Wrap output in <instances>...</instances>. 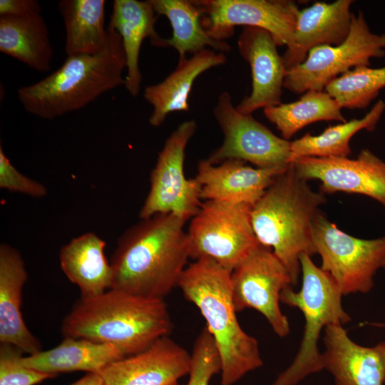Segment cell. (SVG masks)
Listing matches in <instances>:
<instances>
[{
    "label": "cell",
    "instance_id": "cell-1",
    "mask_svg": "<svg viewBox=\"0 0 385 385\" xmlns=\"http://www.w3.org/2000/svg\"><path fill=\"white\" fill-rule=\"evenodd\" d=\"M186 220L172 213L141 219L118 239L111 289L164 299L177 286L190 257Z\"/></svg>",
    "mask_w": 385,
    "mask_h": 385
},
{
    "label": "cell",
    "instance_id": "cell-2",
    "mask_svg": "<svg viewBox=\"0 0 385 385\" xmlns=\"http://www.w3.org/2000/svg\"><path fill=\"white\" fill-rule=\"evenodd\" d=\"M173 326L164 299L110 289L80 298L64 318L61 332L64 337L115 346L128 356L168 337Z\"/></svg>",
    "mask_w": 385,
    "mask_h": 385
},
{
    "label": "cell",
    "instance_id": "cell-3",
    "mask_svg": "<svg viewBox=\"0 0 385 385\" xmlns=\"http://www.w3.org/2000/svg\"><path fill=\"white\" fill-rule=\"evenodd\" d=\"M107 31L106 44L101 51L67 56L44 78L19 88L17 97L24 110L38 118L53 120L124 86L126 59L121 38L109 26Z\"/></svg>",
    "mask_w": 385,
    "mask_h": 385
},
{
    "label": "cell",
    "instance_id": "cell-4",
    "mask_svg": "<svg viewBox=\"0 0 385 385\" xmlns=\"http://www.w3.org/2000/svg\"><path fill=\"white\" fill-rule=\"evenodd\" d=\"M231 273L210 259H198L187 266L178 284L214 339L221 359V385H233L263 365L257 340L237 320Z\"/></svg>",
    "mask_w": 385,
    "mask_h": 385
},
{
    "label": "cell",
    "instance_id": "cell-5",
    "mask_svg": "<svg viewBox=\"0 0 385 385\" xmlns=\"http://www.w3.org/2000/svg\"><path fill=\"white\" fill-rule=\"evenodd\" d=\"M325 194L314 191L292 165L279 174L251 209L259 242L272 250L287 269L292 286L301 273L299 257L316 255L312 228Z\"/></svg>",
    "mask_w": 385,
    "mask_h": 385
},
{
    "label": "cell",
    "instance_id": "cell-6",
    "mask_svg": "<svg viewBox=\"0 0 385 385\" xmlns=\"http://www.w3.org/2000/svg\"><path fill=\"white\" fill-rule=\"evenodd\" d=\"M302 284L295 292L292 286L283 289L280 302L297 308L305 324L296 356L271 385H297L309 375L324 370L318 342L328 325H344L351 319L343 307V294L332 277L317 267L312 257H299Z\"/></svg>",
    "mask_w": 385,
    "mask_h": 385
},
{
    "label": "cell",
    "instance_id": "cell-7",
    "mask_svg": "<svg viewBox=\"0 0 385 385\" xmlns=\"http://www.w3.org/2000/svg\"><path fill=\"white\" fill-rule=\"evenodd\" d=\"M251 205L205 200L188 230L190 257L210 259L232 271L260 243L251 220Z\"/></svg>",
    "mask_w": 385,
    "mask_h": 385
},
{
    "label": "cell",
    "instance_id": "cell-8",
    "mask_svg": "<svg viewBox=\"0 0 385 385\" xmlns=\"http://www.w3.org/2000/svg\"><path fill=\"white\" fill-rule=\"evenodd\" d=\"M320 268L334 279L343 296L366 294L374 286V277L385 269V236L366 240L351 236L319 212L312 228Z\"/></svg>",
    "mask_w": 385,
    "mask_h": 385
},
{
    "label": "cell",
    "instance_id": "cell-9",
    "mask_svg": "<svg viewBox=\"0 0 385 385\" xmlns=\"http://www.w3.org/2000/svg\"><path fill=\"white\" fill-rule=\"evenodd\" d=\"M385 56V34L371 31L361 11L352 14L350 32L338 46H320L311 49L300 64L287 70L284 88L302 94L324 91L338 76L360 66H369L372 58Z\"/></svg>",
    "mask_w": 385,
    "mask_h": 385
},
{
    "label": "cell",
    "instance_id": "cell-10",
    "mask_svg": "<svg viewBox=\"0 0 385 385\" xmlns=\"http://www.w3.org/2000/svg\"><path fill=\"white\" fill-rule=\"evenodd\" d=\"M196 128L194 120L185 121L165 140L150 174L140 219L172 213L187 221L197 212L202 204L201 186L195 178L187 179L184 173L186 147Z\"/></svg>",
    "mask_w": 385,
    "mask_h": 385
},
{
    "label": "cell",
    "instance_id": "cell-11",
    "mask_svg": "<svg viewBox=\"0 0 385 385\" xmlns=\"http://www.w3.org/2000/svg\"><path fill=\"white\" fill-rule=\"evenodd\" d=\"M214 116L224 140L206 159L210 163L240 160L260 168H286L291 164V140L274 134L252 114L239 111L229 93L219 96Z\"/></svg>",
    "mask_w": 385,
    "mask_h": 385
},
{
    "label": "cell",
    "instance_id": "cell-12",
    "mask_svg": "<svg viewBox=\"0 0 385 385\" xmlns=\"http://www.w3.org/2000/svg\"><path fill=\"white\" fill-rule=\"evenodd\" d=\"M231 286L237 312L255 309L278 337L283 338L289 334V323L279 302L282 291L292 286V279L270 248L260 244L253 249L232 271Z\"/></svg>",
    "mask_w": 385,
    "mask_h": 385
},
{
    "label": "cell",
    "instance_id": "cell-13",
    "mask_svg": "<svg viewBox=\"0 0 385 385\" xmlns=\"http://www.w3.org/2000/svg\"><path fill=\"white\" fill-rule=\"evenodd\" d=\"M202 11L201 24L213 39L225 41L236 26L268 31L278 46L290 48L299 9L289 0H195Z\"/></svg>",
    "mask_w": 385,
    "mask_h": 385
},
{
    "label": "cell",
    "instance_id": "cell-14",
    "mask_svg": "<svg viewBox=\"0 0 385 385\" xmlns=\"http://www.w3.org/2000/svg\"><path fill=\"white\" fill-rule=\"evenodd\" d=\"M291 163L302 179L319 180L324 194H361L385 206V162L368 149L361 150L355 159L302 157Z\"/></svg>",
    "mask_w": 385,
    "mask_h": 385
},
{
    "label": "cell",
    "instance_id": "cell-15",
    "mask_svg": "<svg viewBox=\"0 0 385 385\" xmlns=\"http://www.w3.org/2000/svg\"><path fill=\"white\" fill-rule=\"evenodd\" d=\"M190 365V354L168 336L98 374L103 385H170L188 374Z\"/></svg>",
    "mask_w": 385,
    "mask_h": 385
},
{
    "label": "cell",
    "instance_id": "cell-16",
    "mask_svg": "<svg viewBox=\"0 0 385 385\" xmlns=\"http://www.w3.org/2000/svg\"><path fill=\"white\" fill-rule=\"evenodd\" d=\"M239 51L248 62L252 73V92L236 108L247 114L260 108L279 105L287 72L277 44L266 30L243 26L237 40Z\"/></svg>",
    "mask_w": 385,
    "mask_h": 385
},
{
    "label": "cell",
    "instance_id": "cell-17",
    "mask_svg": "<svg viewBox=\"0 0 385 385\" xmlns=\"http://www.w3.org/2000/svg\"><path fill=\"white\" fill-rule=\"evenodd\" d=\"M322 341L323 369L332 374L335 385L385 384V341L374 346H361L339 324L326 327Z\"/></svg>",
    "mask_w": 385,
    "mask_h": 385
},
{
    "label": "cell",
    "instance_id": "cell-18",
    "mask_svg": "<svg viewBox=\"0 0 385 385\" xmlns=\"http://www.w3.org/2000/svg\"><path fill=\"white\" fill-rule=\"evenodd\" d=\"M288 167L252 168L240 160L215 165L205 159L199 161L195 178L201 186V200L253 205Z\"/></svg>",
    "mask_w": 385,
    "mask_h": 385
},
{
    "label": "cell",
    "instance_id": "cell-19",
    "mask_svg": "<svg viewBox=\"0 0 385 385\" xmlns=\"http://www.w3.org/2000/svg\"><path fill=\"white\" fill-rule=\"evenodd\" d=\"M353 2L318 1L299 10L292 45L282 56L287 70L302 63L311 49L325 45L338 46L346 39L351 25L350 6Z\"/></svg>",
    "mask_w": 385,
    "mask_h": 385
},
{
    "label": "cell",
    "instance_id": "cell-20",
    "mask_svg": "<svg viewBox=\"0 0 385 385\" xmlns=\"http://www.w3.org/2000/svg\"><path fill=\"white\" fill-rule=\"evenodd\" d=\"M28 274L20 252L0 245V343L31 355L42 350L39 340L26 327L21 314L23 287Z\"/></svg>",
    "mask_w": 385,
    "mask_h": 385
},
{
    "label": "cell",
    "instance_id": "cell-21",
    "mask_svg": "<svg viewBox=\"0 0 385 385\" xmlns=\"http://www.w3.org/2000/svg\"><path fill=\"white\" fill-rule=\"evenodd\" d=\"M158 14L150 1L114 0L108 26L120 35L126 59L125 87L133 97L139 93L142 74L139 57L142 43L149 38L151 44L162 47L164 38L155 31Z\"/></svg>",
    "mask_w": 385,
    "mask_h": 385
},
{
    "label": "cell",
    "instance_id": "cell-22",
    "mask_svg": "<svg viewBox=\"0 0 385 385\" xmlns=\"http://www.w3.org/2000/svg\"><path fill=\"white\" fill-rule=\"evenodd\" d=\"M226 60L223 53L204 49L189 58L179 59L175 70L163 81L145 87L143 97L153 106L150 124L158 127L168 114L188 111V96L195 79L205 71L225 63Z\"/></svg>",
    "mask_w": 385,
    "mask_h": 385
},
{
    "label": "cell",
    "instance_id": "cell-23",
    "mask_svg": "<svg viewBox=\"0 0 385 385\" xmlns=\"http://www.w3.org/2000/svg\"><path fill=\"white\" fill-rule=\"evenodd\" d=\"M106 245L96 234L86 232L60 250L61 268L78 287L81 298L93 297L111 289L113 270L104 253Z\"/></svg>",
    "mask_w": 385,
    "mask_h": 385
},
{
    "label": "cell",
    "instance_id": "cell-24",
    "mask_svg": "<svg viewBox=\"0 0 385 385\" xmlns=\"http://www.w3.org/2000/svg\"><path fill=\"white\" fill-rule=\"evenodd\" d=\"M125 357L115 346L85 339L65 337L56 346L22 356L26 366L57 376L59 373H98L108 364Z\"/></svg>",
    "mask_w": 385,
    "mask_h": 385
},
{
    "label": "cell",
    "instance_id": "cell-25",
    "mask_svg": "<svg viewBox=\"0 0 385 385\" xmlns=\"http://www.w3.org/2000/svg\"><path fill=\"white\" fill-rule=\"evenodd\" d=\"M0 51L36 71H50L53 49L41 14L0 16Z\"/></svg>",
    "mask_w": 385,
    "mask_h": 385
},
{
    "label": "cell",
    "instance_id": "cell-26",
    "mask_svg": "<svg viewBox=\"0 0 385 385\" xmlns=\"http://www.w3.org/2000/svg\"><path fill=\"white\" fill-rule=\"evenodd\" d=\"M105 0H61L58 10L65 29L67 56L93 54L106 46Z\"/></svg>",
    "mask_w": 385,
    "mask_h": 385
},
{
    "label": "cell",
    "instance_id": "cell-27",
    "mask_svg": "<svg viewBox=\"0 0 385 385\" xmlns=\"http://www.w3.org/2000/svg\"><path fill=\"white\" fill-rule=\"evenodd\" d=\"M158 15L165 16L173 29L172 36L165 38L162 47H173L178 51L179 59L186 53L195 54L207 47L221 53L230 50L226 41L213 39L201 24L202 11L193 1L149 0Z\"/></svg>",
    "mask_w": 385,
    "mask_h": 385
},
{
    "label": "cell",
    "instance_id": "cell-28",
    "mask_svg": "<svg viewBox=\"0 0 385 385\" xmlns=\"http://www.w3.org/2000/svg\"><path fill=\"white\" fill-rule=\"evenodd\" d=\"M384 111L385 102L379 100L361 119L329 125L318 135L307 133L291 141V163L302 157H348L351 138L361 130H374Z\"/></svg>",
    "mask_w": 385,
    "mask_h": 385
},
{
    "label": "cell",
    "instance_id": "cell-29",
    "mask_svg": "<svg viewBox=\"0 0 385 385\" xmlns=\"http://www.w3.org/2000/svg\"><path fill=\"white\" fill-rule=\"evenodd\" d=\"M296 101L264 108L266 118L289 139L304 127L321 120L346 122L338 103L325 91H307Z\"/></svg>",
    "mask_w": 385,
    "mask_h": 385
},
{
    "label": "cell",
    "instance_id": "cell-30",
    "mask_svg": "<svg viewBox=\"0 0 385 385\" xmlns=\"http://www.w3.org/2000/svg\"><path fill=\"white\" fill-rule=\"evenodd\" d=\"M385 87V66L355 67L329 83L324 90L339 105L349 109L369 106Z\"/></svg>",
    "mask_w": 385,
    "mask_h": 385
},
{
    "label": "cell",
    "instance_id": "cell-31",
    "mask_svg": "<svg viewBox=\"0 0 385 385\" xmlns=\"http://www.w3.org/2000/svg\"><path fill=\"white\" fill-rule=\"evenodd\" d=\"M23 352L14 346L0 345V385H36L56 376L24 365Z\"/></svg>",
    "mask_w": 385,
    "mask_h": 385
},
{
    "label": "cell",
    "instance_id": "cell-32",
    "mask_svg": "<svg viewBox=\"0 0 385 385\" xmlns=\"http://www.w3.org/2000/svg\"><path fill=\"white\" fill-rule=\"evenodd\" d=\"M0 188L10 192L41 198L47 195V188L42 183L20 173L0 147Z\"/></svg>",
    "mask_w": 385,
    "mask_h": 385
},
{
    "label": "cell",
    "instance_id": "cell-33",
    "mask_svg": "<svg viewBox=\"0 0 385 385\" xmlns=\"http://www.w3.org/2000/svg\"><path fill=\"white\" fill-rule=\"evenodd\" d=\"M36 0H0V16L28 17L41 14Z\"/></svg>",
    "mask_w": 385,
    "mask_h": 385
},
{
    "label": "cell",
    "instance_id": "cell-34",
    "mask_svg": "<svg viewBox=\"0 0 385 385\" xmlns=\"http://www.w3.org/2000/svg\"><path fill=\"white\" fill-rule=\"evenodd\" d=\"M71 385H103V381L98 373H87Z\"/></svg>",
    "mask_w": 385,
    "mask_h": 385
},
{
    "label": "cell",
    "instance_id": "cell-35",
    "mask_svg": "<svg viewBox=\"0 0 385 385\" xmlns=\"http://www.w3.org/2000/svg\"><path fill=\"white\" fill-rule=\"evenodd\" d=\"M377 326H380V327H385V324H377Z\"/></svg>",
    "mask_w": 385,
    "mask_h": 385
},
{
    "label": "cell",
    "instance_id": "cell-36",
    "mask_svg": "<svg viewBox=\"0 0 385 385\" xmlns=\"http://www.w3.org/2000/svg\"><path fill=\"white\" fill-rule=\"evenodd\" d=\"M170 385H178V382L173 383V384H172Z\"/></svg>",
    "mask_w": 385,
    "mask_h": 385
}]
</instances>
